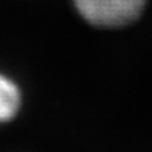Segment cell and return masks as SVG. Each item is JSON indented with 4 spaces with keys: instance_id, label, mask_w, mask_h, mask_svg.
Masks as SVG:
<instances>
[{
    "instance_id": "6da1fadb",
    "label": "cell",
    "mask_w": 152,
    "mask_h": 152,
    "mask_svg": "<svg viewBox=\"0 0 152 152\" xmlns=\"http://www.w3.org/2000/svg\"><path fill=\"white\" fill-rule=\"evenodd\" d=\"M78 13L96 27H123L136 21L146 0H72Z\"/></svg>"
},
{
    "instance_id": "7a4b0ae2",
    "label": "cell",
    "mask_w": 152,
    "mask_h": 152,
    "mask_svg": "<svg viewBox=\"0 0 152 152\" xmlns=\"http://www.w3.org/2000/svg\"><path fill=\"white\" fill-rule=\"evenodd\" d=\"M21 108V90L10 78L0 74V124L13 120Z\"/></svg>"
}]
</instances>
